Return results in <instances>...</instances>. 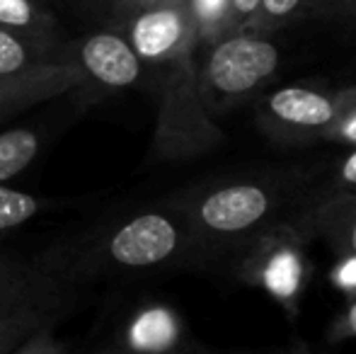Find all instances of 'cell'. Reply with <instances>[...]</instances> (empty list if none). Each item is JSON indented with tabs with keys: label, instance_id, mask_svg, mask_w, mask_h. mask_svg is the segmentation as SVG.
Segmentation results:
<instances>
[{
	"label": "cell",
	"instance_id": "1",
	"mask_svg": "<svg viewBox=\"0 0 356 354\" xmlns=\"http://www.w3.org/2000/svg\"><path fill=\"white\" fill-rule=\"evenodd\" d=\"M199 252L187 218L175 204L138 211L47 252L44 262L80 282L104 272H145Z\"/></svg>",
	"mask_w": 356,
	"mask_h": 354
},
{
	"label": "cell",
	"instance_id": "2",
	"mask_svg": "<svg viewBox=\"0 0 356 354\" xmlns=\"http://www.w3.org/2000/svg\"><path fill=\"white\" fill-rule=\"evenodd\" d=\"M172 204L187 218L202 252L248 246L259 231L282 221L286 192L277 179H233L199 187Z\"/></svg>",
	"mask_w": 356,
	"mask_h": 354
},
{
	"label": "cell",
	"instance_id": "3",
	"mask_svg": "<svg viewBox=\"0 0 356 354\" xmlns=\"http://www.w3.org/2000/svg\"><path fill=\"white\" fill-rule=\"evenodd\" d=\"M279 66L282 49L269 32L233 29L194 49L197 86L213 117L257 99Z\"/></svg>",
	"mask_w": 356,
	"mask_h": 354
},
{
	"label": "cell",
	"instance_id": "4",
	"mask_svg": "<svg viewBox=\"0 0 356 354\" xmlns=\"http://www.w3.org/2000/svg\"><path fill=\"white\" fill-rule=\"evenodd\" d=\"M155 90V127L148 158L155 163L192 161L220 146L225 134L213 122L197 86L194 54L148 68Z\"/></svg>",
	"mask_w": 356,
	"mask_h": 354
},
{
	"label": "cell",
	"instance_id": "5",
	"mask_svg": "<svg viewBox=\"0 0 356 354\" xmlns=\"http://www.w3.org/2000/svg\"><path fill=\"white\" fill-rule=\"evenodd\" d=\"M310 236L296 221H274L245 246L240 279L262 289L291 318L298 316L300 301L313 277L308 255Z\"/></svg>",
	"mask_w": 356,
	"mask_h": 354
},
{
	"label": "cell",
	"instance_id": "6",
	"mask_svg": "<svg viewBox=\"0 0 356 354\" xmlns=\"http://www.w3.org/2000/svg\"><path fill=\"white\" fill-rule=\"evenodd\" d=\"M356 102V86L327 90L284 86L257 97L254 117L264 136L284 146L325 141L327 131Z\"/></svg>",
	"mask_w": 356,
	"mask_h": 354
},
{
	"label": "cell",
	"instance_id": "7",
	"mask_svg": "<svg viewBox=\"0 0 356 354\" xmlns=\"http://www.w3.org/2000/svg\"><path fill=\"white\" fill-rule=\"evenodd\" d=\"M78 282L54 269L44 257L0 293V354H15L19 342L68 316Z\"/></svg>",
	"mask_w": 356,
	"mask_h": 354
},
{
	"label": "cell",
	"instance_id": "8",
	"mask_svg": "<svg viewBox=\"0 0 356 354\" xmlns=\"http://www.w3.org/2000/svg\"><path fill=\"white\" fill-rule=\"evenodd\" d=\"M145 68L177 61L199 44L197 22L187 0H141L114 17Z\"/></svg>",
	"mask_w": 356,
	"mask_h": 354
},
{
	"label": "cell",
	"instance_id": "9",
	"mask_svg": "<svg viewBox=\"0 0 356 354\" xmlns=\"http://www.w3.org/2000/svg\"><path fill=\"white\" fill-rule=\"evenodd\" d=\"M61 61L78 68L80 88H90L92 92H122L148 81V68L117 24L66 42Z\"/></svg>",
	"mask_w": 356,
	"mask_h": 354
},
{
	"label": "cell",
	"instance_id": "10",
	"mask_svg": "<svg viewBox=\"0 0 356 354\" xmlns=\"http://www.w3.org/2000/svg\"><path fill=\"white\" fill-rule=\"evenodd\" d=\"M184 342V323L177 311L165 303H145L136 308L117 337V347L138 354H165Z\"/></svg>",
	"mask_w": 356,
	"mask_h": 354
},
{
	"label": "cell",
	"instance_id": "11",
	"mask_svg": "<svg viewBox=\"0 0 356 354\" xmlns=\"http://www.w3.org/2000/svg\"><path fill=\"white\" fill-rule=\"evenodd\" d=\"M293 221L310 238H323L339 257L356 255V194H323Z\"/></svg>",
	"mask_w": 356,
	"mask_h": 354
},
{
	"label": "cell",
	"instance_id": "12",
	"mask_svg": "<svg viewBox=\"0 0 356 354\" xmlns=\"http://www.w3.org/2000/svg\"><path fill=\"white\" fill-rule=\"evenodd\" d=\"M0 27L37 47L51 63H63V32L44 0H0Z\"/></svg>",
	"mask_w": 356,
	"mask_h": 354
},
{
	"label": "cell",
	"instance_id": "13",
	"mask_svg": "<svg viewBox=\"0 0 356 354\" xmlns=\"http://www.w3.org/2000/svg\"><path fill=\"white\" fill-rule=\"evenodd\" d=\"M80 88L78 68L68 63H49L44 71L22 81L0 83V117L22 112L32 104L47 102L58 95H66Z\"/></svg>",
	"mask_w": 356,
	"mask_h": 354
},
{
	"label": "cell",
	"instance_id": "14",
	"mask_svg": "<svg viewBox=\"0 0 356 354\" xmlns=\"http://www.w3.org/2000/svg\"><path fill=\"white\" fill-rule=\"evenodd\" d=\"M42 151V134L29 127L0 131V184L22 175Z\"/></svg>",
	"mask_w": 356,
	"mask_h": 354
},
{
	"label": "cell",
	"instance_id": "15",
	"mask_svg": "<svg viewBox=\"0 0 356 354\" xmlns=\"http://www.w3.org/2000/svg\"><path fill=\"white\" fill-rule=\"evenodd\" d=\"M49 63L51 61H47V56L37 47L10 29L0 27V83L22 81L44 71Z\"/></svg>",
	"mask_w": 356,
	"mask_h": 354
},
{
	"label": "cell",
	"instance_id": "16",
	"mask_svg": "<svg viewBox=\"0 0 356 354\" xmlns=\"http://www.w3.org/2000/svg\"><path fill=\"white\" fill-rule=\"evenodd\" d=\"M315 5V0H262L254 13V17L250 19V24L245 29H254V32H279V29L293 24L296 19H300L303 15L310 13V8Z\"/></svg>",
	"mask_w": 356,
	"mask_h": 354
},
{
	"label": "cell",
	"instance_id": "17",
	"mask_svg": "<svg viewBox=\"0 0 356 354\" xmlns=\"http://www.w3.org/2000/svg\"><path fill=\"white\" fill-rule=\"evenodd\" d=\"M44 202L39 197L22 189L8 187V182L0 184V233L19 228L29 223L39 211H42Z\"/></svg>",
	"mask_w": 356,
	"mask_h": 354
},
{
	"label": "cell",
	"instance_id": "18",
	"mask_svg": "<svg viewBox=\"0 0 356 354\" xmlns=\"http://www.w3.org/2000/svg\"><path fill=\"white\" fill-rule=\"evenodd\" d=\"M187 3L194 15V22H197L199 44L211 42V39H216L218 34L225 32L228 0H187Z\"/></svg>",
	"mask_w": 356,
	"mask_h": 354
},
{
	"label": "cell",
	"instance_id": "19",
	"mask_svg": "<svg viewBox=\"0 0 356 354\" xmlns=\"http://www.w3.org/2000/svg\"><path fill=\"white\" fill-rule=\"evenodd\" d=\"M63 352H68V345L63 340H58L56 325H47L42 330L32 332L15 350V354H63Z\"/></svg>",
	"mask_w": 356,
	"mask_h": 354
},
{
	"label": "cell",
	"instance_id": "20",
	"mask_svg": "<svg viewBox=\"0 0 356 354\" xmlns=\"http://www.w3.org/2000/svg\"><path fill=\"white\" fill-rule=\"evenodd\" d=\"M330 192H352L356 194V146L349 148L344 158L334 166L330 177Z\"/></svg>",
	"mask_w": 356,
	"mask_h": 354
},
{
	"label": "cell",
	"instance_id": "21",
	"mask_svg": "<svg viewBox=\"0 0 356 354\" xmlns=\"http://www.w3.org/2000/svg\"><path fill=\"white\" fill-rule=\"evenodd\" d=\"M325 143H337V146L347 148L356 146V102L334 122V127L325 136Z\"/></svg>",
	"mask_w": 356,
	"mask_h": 354
},
{
	"label": "cell",
	"instance_id": "22",
	"mask_svg": "<svg viewBox=\"0 0 356 354\" xmlns=\"http://www.w3.org/2000/svg\"><path fill=\"white\" fill-rule=\"evenodd\" d=\"M352 296L354 298L349 301V306L339 313L337 321L327 330V342H332V345H339V342H347L356 337V293H352Z\"/></svg>",
	"mask_w": 356,
	"mask_h": 354
},
{
	"label": "cell",
	"instance_id": "23",
	"mask_svg": "<svg viewBox=\"0 0 356 354\" xmlns=\"http://www.w3.org/2000/svg\"><path fill=\"white\" fill-rule=\"evenodd\" d=\"M262 0H228V13H225V32L245 29L250 19L254 17Z\"/></svg>",
	"mask_w": 356,
	"mask_h": 354
},
{
	"label": "cell",
	"instance_id": "24",
	"mask_svg": "<svg viewBox=\"0 0 356 354\" xmlns=\"http://www.w3.org/2000/svg\"><path fill=\"white\" fill-rule=\"evenodd\" d=\"M34 260H22V257H13V255H0V293L10 287L13 282H17Z\"/></svg>",
	"mask_w": 356,
	"mask_h": 354
},
{
	"label": "cell",
	"instance_id": "25",
	"mask_svg": "<svg viewBox=\"0 0 356 354\" xmlns=\"http://www.w3.org/2000/svg\"><path fill=\"white\" fill-rule=\"evenodd\" d=\"M332 282L347 293H356V255H347L332 269Z\"/></svg>",
	"mask_w": 356,
	"mask_h": 354
},
{
	"label": "cell",
	"instance_id": "26",
	"mask_svg": "<svg viewBox=\"0 0 356 354\" xmlns=\"http://www.w3.org/2000/svg\"><path fill=\"white\" fill-rule=\"evenodd\" d=\"M104 8L109 10V15L112 17H119V15H124L127 10H131L136 3H141V0H102Z\"/></svg>",
	"mask_w": 356,
	"mask_h": 354
}]
</instances>
